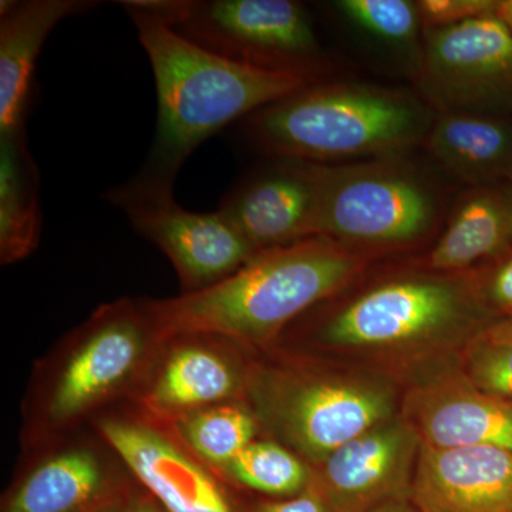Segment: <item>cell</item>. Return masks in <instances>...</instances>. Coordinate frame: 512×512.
Here are the masks:
<instances>
[{
    "label": "cell",
    "instance_id": "obj_2",
    "mask_svg": "<svg viewBox=\"0 0 512 512\" xmlns=\"http://www.w3.org/2000/svg\"><path fill=\"white\" fill-rule=\"evenodd\" d=\"M120 5L136 26L156 80V137L141 174L158 183L174 187L195 148L228 124L316 83L215 55L134 0Z\"/></svg>",
    "mask_w": 512,
    "mask_h": 512
},
{
    "label": "cell",
    "instance_id": "obj_10",
    "mask_svg": "<svg viewBox=\"0 0 512 512\" xmlns=\"http://www.w3.org/2000/svg\"><path fill=\"white\" fill-rule=\"evenodd\" d=\"M421 439L402 412L343 444L313 471L333 512H366L412 498Z\"/></svg>",
    "mask_w": 512,
    "mask_h": 512
},
{
    "label": "cell",
    "instance_id": "obj_30",
    "mask_svg": "<svg viewBox=\"0 0 512 512\" xmlns=\"http://www.w3.org/2000/svg\"><path fill=\"white\" fill-rule=\"evenodd\" d=\"M366 512H423L413 503L412 498L407 500H394L389 503L377 505L372 510Z\"/></svg>",
    "mask_w": 512,
    "mask_h": 512
},
{
    "label": "cell",
    "instance_id": "obj_28",
    "mask_svg": "<svg viewBox=\"0 0 512 512\" xmlns=\"http://www.w3.org/2000/svg\"><path fill=\"white\" fill-rule=\"evenodd\" d=\"M259 512H333L325 495L315 481L302 491L301 494L293 495L288 500L266 503L259 508Z\"/></svg>",
    "mask_w": 512,
    "mask_h": 512
},
{
    "label": "cell",
    "instance_id": "obj_1",
    "mask_svg": "<svg viewBox=\"0 0 512 512\" xmlns=\"http://www.w3.org/2000/svg\"><path fill=\"white\" fill-rule=\"evenodd\" d=\"M372 256L313 237L256 252L217 284L147 303L144 311L158 338L208 335L266 343L313 306L348 291Z\"/></svg>",
    "mask_w": 512,
    "mask_h": 512
},
{
    "label": "cell",
    "instance_id": "obj_8",
    "mask_svg": "<svg viewBox=\"0 0 512 512\" xmlns=\"http://www.w3.org/2000/svg\"><path fill=\"white\" fill-rule=\"evenodd\" d=\"M173 188L140 174L107 191L106 200L163 249L180 275L184 293L217 284L251 261L258 251L220 211L184 210L175 202Z\"/></svg>",
    "mask_w": 512,
    "mask_h": 512
},
{
    "label": "cell",
    "instance_id": "obj_21",
    "mask_svg": "<svg viewBox=\"0 0 512 512\" xmlns=\"http://www.w3.org/2000/svg\"><path fill=\"white\" fill-rule=\"evenodd\" d=\"M100 461L87 450H70L40 464L20 485L8 512H74L103 487Z\"/></svg>",
    "mask_w": 512,
    "mask_h": 512
},
{
    "label": "cell",
    "instance_id": "obj_32",
    "mask_svg": "<svg viewBox=\"0 0 512 512\" xmlns=\"http://www.w3.org/2000/svg\"><path fill=\"white\" fill-rule=\"evenodd\" d=\"M134 512H157L154 510L153 507H150V505H140V507L137 508Z\"/></svg>",
    "mask_w": 512,
    "mask_h": 512
},
{
    "label": "cell",
    "instance_id": "obj_29",
    "mask_svg": "<svg viewBox=\"0 0 512 512\" xmlns=\"http://www.w3.org/2000/svg\"><path fill=\"white\" fill-rule=\"evenodd\" d=\"M481 335L491 340H497V342L512 343V316L494 320L481 332Z\"/></svg>",
    "mask_w": 512,
    "mask_h": 512
},
{
    "label": "cell",
    "instance_id": "obj_14",
    "mask_svg": "<svg viewBox=\"0 0 512 512\" xmlns=\"http://www.w3.org/2000/svg\"><path fill=\"white\" fill-rule=\"evenodd\" d=\"M412 501L423 512H512V453L423 444Z\"/></svg>",
    "mask_w": 512,
    "mask_h": 512
},
{
    "label": "cell",
    "instance_id": "obj_22",
    "mask_svg": "<svg viewBox=\"0 0 512 512\" xmlns=\"http://www.w3.org/2000/svg\"><path fill=\"white\" fill-rule=\"evenodd\" d=\"M237 404L207 407L190 413L181 423L185 440L212 464L227 467L255 441L258 420Z\"/></svg>",
    "mask_w": 512,
    "mask_h": 512
},
{
    "label": "cell",
    "instance_id": "obj_27",
    "mask_svg": "<svg viewBox=\"0 0 512 512\" xmlns=\"http://www.w3.org/2000/svg\"><path fill=\"white\" fill-rule=\"evenodd\" d=\"M417 9L424 29L446 28L467 20L495 15V0H419Z\"/></svg>",
    "mask_w": 512,
    "mask_h": 512
},
{
    "label": "cell",
    "instance_id": "obj_15",
    "mask_svg": "<svg viewBox=\"0 0 512 512\" xmlns=\"http://www.w3.org/2000/svg\"><path fill=\"white\" fill-rule=\"evenodd\" d=\"M100 430L168 512H232L210 474L157 431L121 420L103 421Z\"/></svg>",
    "mask_w": 512,
    "mask_h": 512
},
{
    "label": "cell",
    "instance_id": "obj_25",
    "mask_svg": "<svg viewBox=\"0 0 512 512\" xmlns=\"http://www.w3.org/2000/svg\"><path fill=\"white\" fill-rule=\"evenodd\" d=\"M458 369L478 389L512 402V343L480 333L461 350Z\"/></svg>",
    "mask_w": 512,
    "mask_h": 512
},
{
    "label": "cell",
    "instance_id": "obj_18",
    "mask_svg": "<svg viewBox=\"0 0 512 512\" xmlns=\"http://www.w3.org/2000/svg\"><path fill=\"white\" fill-rule=\"evenodd\" d=\"M512 244L510 195L476 187L454 208L443 234L427 256V269L447 274L474 271L494 261Z\"/></svg>",
    "mask_w": 512,
    "mask_h": 512
},
{
    "label": "cell",
    "instance_id": "obj_6",
    "mask_svg": "<svg viewBox=\"0 0 512 512\" xmlns=\"http://www.w3.org/2000/svg\"><path fill=\"white\" fill-rule=\"evenodd\" d=\"M319 237L375 255L426 241L440 220L436 188L400 157L318 164Z\"/></svg>",
    "mask_w": 512,
    "mask_h": 512
},
{
    "label": "cell",
    "instance_id": "obj_11",
    "mask_svg": "<svg viewBox=\"0 0 512 512\" xmlns=\"http://www.w3.org/2000/svg\"><path fill=\"white\" fill-rule=\"evenodd\" d=\"M402 413L421 443L491 447L512 453V402L483 392L457 367L426 373L403 394Z\"/></svg>",
    "mask_w": 512,
    "mask_h": 512
},
{
    "label": "cell",
    "instance_id": "obj_20",
    "mask_svg": "<svg viewBox=\"0 0 512 512\" xmlns=\"http://www.w3.org/2000/svg\"><path fill=\"white\" fill-rule=\"evenodd\" d=\"M239 373L227 359L200 345L175 350L148 394L151 409L165 414L194 413L228 399Z\"/></svg>",
    "mask_w": 512,
    "mask_h": 512
},
{
    "label": "cell",
    "instance_id": "obj_5",
    "mask_svg": "<svg viewBox=\"0 0 512 512\" xmlns=\"http://www.w3.org/2000/svg\"><path fill=\"white\" fill-rule=\"evenodd\" d=\"M251 393L258 419L315 467L403 402L392 375L360 370H261Z\"/></svg>",
    "mask_w": 512,
    "mask_h": 512
},
{
    "label": "cell",
    "instance_id": "obj_12",
    "mask_svg": "<svg viewBox=\"0 0 512 512\" xmlns=\"http://www.w3.org/2000/svg\"><path fill=\"white\" fill-rule=\"evenodd\" d=\"M279 161L229 192L218 210L258 252L319 237L318 164Z\"/></svg>",
    "mask_w": 512,
    "mask_h": 512
},
{
    "label": "cell",
    "instance_id": "obj_3",
    "mask_svg": "<svg viewBox=\"0 0 512 512\" xmlns=\"http://www.w3.org/2000/svg\"><path fill=\"white\" fill-rule=\"evenodd\" d=\"M494 320L476 271L426 269L380 279L330 309L319 325V340L406 370L460 355Z\"/></svg>",
    "mask_w": 512,
    "mask_h": 512
},
{
    "label": "cell",
    "instance_id": "obj_24",
    "mask_svg": "<svg viewBox=\"0 0 512 512\" xmlns=\"http://www.w3.org/2000/svg\"><path fill=\"white\" fill-rule=\"evenodd\" d=\"M333 8L366 35L390 46H409L423 28L417 3L410 0H339Z\"/></svg>",
    "mask_w": 512,
    "mask_h": 512
},
{
    "label": "cell",
    "instance_id": "obj_4",
    "mask_svg": "<svg viewBox=\"0 0 512 512\" xmlns=\"http://www.w3.org/2000/svg\"><path fill=\"white\" fill-rule=\"evenodd\" d=\"M434 116L409 92L312 83L245 119L252 144L278 160L332 164L400 157L426 143Z\"/></svg>",
    "mask_w": 512,
    "mask_h": 512
},
{
    "label": "cell",
    "instance_id": "obj_13",
    "mask_svg": "<svg viewBox=\"0 0 512 512\" xmlns=\"http://www.w3.org/2000/svg\"><path fill=\"white\" fill-rule=\"evenodd\" d=\"M144 315L143 319L131 306L120 305L100 316L64 367L50 400V419H74L127 380L146 348L150 319L146 311Z\"/></svg>",
    "mask_w": 512,
    "mask_h": 512
},
{
    "label": "cell",
    "instance_id": "obj_33",
    "mask_svg": "<svg viewBox=\"0 0 512 512\" xmlns=\"http://www.w3.org/2000/svg\"><path fill=\"white\" fill-rule=\"evenodd\" d=\"M508 195H510L511 210H512V185H511L510 190H508Z\"/></svg>",
    "mask_w": 512,
    "mask_h": 512
},
{
    "label": "cell",
    "instance_id": "obj_17",
    "mask_svg": "<svg viewBox=\"0 0 512 512\" xmlns=\"http://www.w3.org/2000/svg\"><path fill=\"white\" fill-rule=\"evenodd\" d=\"M431 156L451 175L474 185L512 183V123L481 113H440L426 140Z\"/></svg>",
    "mask_w": 512,
    "mask_h": 512
},
{
    "label": "cell",
    "instance_id": "obj_26",
    "mask_svg": "<svg viewBox=\"0 0 512 512\" xmlns=\"http://www.w3.org/2000/svg\"><path fill=\"white\" fill-rule=\"evenodd\" d=\"M484 305L495 320L512 316V252L474 269Z\"/></svg>",
    "mask_w": 512,
    "mask_h": 512
},
{
    "label": "cell",
    "instance_id": "obj_31",
    "mask_svg": "<svg viewBox=\"0 0 512 512\" xmlns=\"http://www.w3.org/2000/svg\"><path fill=\"white\" fill-rule=\"evenodd\" d=\"M495 16L498 19L503 20L505 25L512 30V0H503L498 2L497 10H495Z\"/></svg>",
    "mask_w": 512,
    "mask_h": 512
},
{
    "label": "cell",
    "instance_id": "obj_16",
    "mask_svg": "<svg viewBox=\"0 0 512 512\" xmlns=\"http://www.w3.org/2000/svg\"><path fill=\"white\" fill-rule=\"evenodd\" d=\"M84 0L0 3V136L25 127L37 57L52 30L94 8Z\"/></svg>",
    "mask_w": 512,
    "mask_h": 512
},
{
    "label": "cell",
    "instance_id": "obj_23",
    "mask_svg": "<svg viewBox=\"0 0 512 512\" xmlns=\"http://www.w3.org/2000/svg\"><path fill=\"white\" fill-rule=\"evenodd\" d=\"M227 470L239 483L269 495H298L313 481L312 468L291 448L275 441H252Z\"/></svg>",
    "mask_w": 512,
    "mask_h": 512
},
{
    "label": "cell",
    "instance_id": "obj_19",
    "mask_svg": "<svg viewBox=\"0 0 512 512\" xmlns=\"http://www.w3.org/2000/svg\"><path fill=\"white\" fill-rule=\"evenodd\" d=\"M42 232L39 168L26 127L0 136V256L3 264L32 254Z\"/></svg>",
    "mask_w": 512,
    "mask_h": 512
},
{
    "label": "cell",
    "instance_id": "obj_9",
    "mask_svg": "<svg viewBox=\"0 0 512 512\" xmlns=\"http://www.w3.org/2000/svg\"><path fill=\"white\" fill-rule=\"evenodd\" d=\"M417 84L440 113L485 114L512 93V30L495 15L427 29Z\"/></svg>",
    "mask_w": 512,
    "mask_h": 512
},
{
    "label": "cell",
    "instance_id": "obj_34",
    "mask_svg": "<svg viewBox=\"0 0 512 512\" xmlns=\"http://www.w3.org/2000/svg\"><path fill=\"white\" fill-rule=\"evenodd\" d=\"M104 512H116V511H104Z\"/></svg>",
    "mask_w": 512,
    "mask_h": 512
},
{
    "label": "cell",
    "instance_id": "obj_7",
    "mask_svg": "<svg viewBox=\"0 0 512 512\" xmlns=\"http://www.w3.org/2000/svg\"><path fill=\"white\" fill-rule=\"evenodd\" d=\"M171 28L247 66L315 82L326 72L311 16L292 0H180Z\"/></svg>",
    "mask_w": 512,
    "mask_h": 512
}]
</instances>
